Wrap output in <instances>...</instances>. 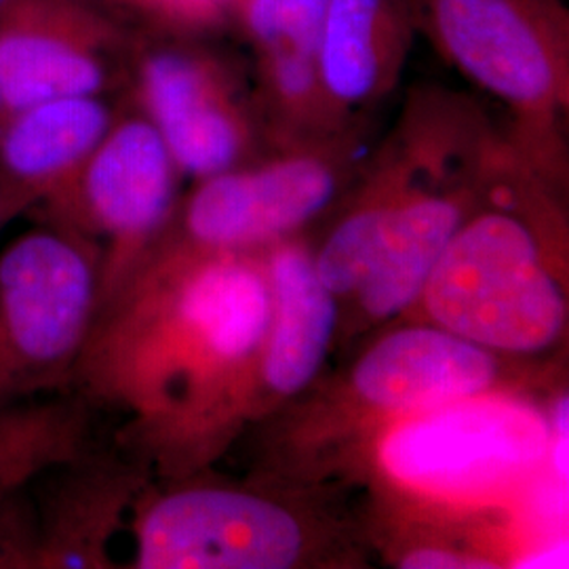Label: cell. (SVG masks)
Segmentation results:
<instances>
[{
	"label": "cell",
	"mask_w": 569,
	"mask_h": 569,
	"mask_svg": "<svg viewBox=\"0 0 569 569\" xmlns=\"http://www.w3.org/2000/svg\"><path fill=\"white\" fill-rule=\"evenodd\" d=\"M411 0H329L319 39V84L331 121L395 89L416 37Z\"/></svg>",
	"instance_id": "9a60e30c"
},
{
	"label": "cell",
	"mask_w": 569,
	"mask_h": 569,
	"mask_svg": "<svg viewBox=\"0 0 569 569\" xmlns=\"http://www.w3.org/2000/svg\"><path fill=\"white\" fill-rule=\"evenodd\" d=\"M164 28L180 32H204L230 21L237 0H121Z\"/></svg>",
	"instance_id": "ffe728a7"
},
{
	"label": "cell",
	"mask_w": 569,
	"mask_h": 569,
	"mask_svg": "<svg viewBox=\"0 0 569 569\" xmlns=\"http://www.w3.org/2000/svg\"><path fill=\"white\" fill-rule=\"evenodd\" d=\"M498 357L435 323L399 327L361 355L350 388L369 409L406 418L488 395L500 380Z\"/></svg>",
	"instance_id": "8fae6325"
},
{
	"label": "cell",
	"mask_w": 569,
	"mask_h": 569,
	"mask_svg": "<svg viewBox=\"0 0 569 569\" xmlns=\"http://www.w3.org/2000/svg\"><path fill=\"white\" fill-rule=\"evenodd\" d=\"M180 176L161 133L143 112L114 119L82 167L70 199L44 220L100 247L98 306L171 228Z\"/></svg>",
	"instance_id": "8992f818"
},
{
	"label": "cell",
	"mask_w": 569,
	"mask_h": 569,
	"mask_svg": "<svg viewBox=\"0 0 569 569\" xmlns=\"http://www.w3.org/2000/svg\"><path fill=\"white\" fill-rule=\"evenodd\" d=\"M142 486L131 465L81 449L32 483L39 512V568H108V540Z\"/></svg>",
	"instance_id": "5bb4252c"
},
{
	"label": "cell",
	"mask_w": 569,
	"mask_h": 569,
	"mask_svg": "<svg viewBox=\"0 0 569 569\" xmlns=\"http://www.w3.org/2000/svg\"><path fill=\"white\" fill-rule=\"evenodd\" d=\"M329 0H237L228 26L256 58L258 103L283 143L342 133L319 84V39Z\"/></svg>",
	"instance_id": "7c38bea8"
},
{
	"label": "cell",
	"mask_w": 569,
	"mask_h": 569,
	"mask_svg": "<svg viewBox=\"0 0 569 569\" xmlns=\"http://www.w3.org/2000/svg\"><path fill=\"white\" fill-rule=\"evenodd\" d=\"M338 136L283 143V154L270 161L199 180L183 204L178 239L203 251L284 241L338 197L345 178Z\"/></svg>",
	"instance_id": "9c48e42d"
},
{
	"label": "cell",
	"mask_w": 569,
	"mask_h": 569,
	"mask_svg": "<svg viewBox=\"0 0 569 569\" xmlns=\"http://www.w3.org/2000/svg\"><path fill=\"white\" fill-rule=\"evenodd\" d=\"M547 418L493 392L395 418L380 465L399 486L453 502L488 500L521 483L547 460Z\"/></svg>",
	"instance_id": "5b68a950"
},
{
	"label": "cell",
	"mask_w": 569,
	"mask_h": 569,
	"mask_svg": "<svg viewBox=\"0 0 569 569\" xmlns=\"http://www.w3.org/2000/svg\"><path fill=\"white\" fill-rule=\"evenodd\" d=\"M9 2H11V0H0V13H2V11L9 7Z\"/></svg>",
	"instance_id": "cb8c5ba5"
},
{
	"label": "cell",
	"mask_w": 569,
	"mask_h": 569,
	"mask_svg": "<svg viewBox=\"0 0 569 569\" xmlns=\"http://www.w3.org/2000/svg\"><path fill=\"white\" fill-rule=\"evenodd\" d=\"M4 121H7V112H4V106H2V100H0V131H2Z\"/></svg>",
	"instance_id": "603a6c76"
},
{
	"label": "cell",
	"mask_w": 569,
	"mask_h": 569,
	"mask_svg": "<svg viewBox=\"0 0 569 569\" xmlns=\"http://www.w3.org/2000/svg\"><path fill=\"white\" fill-rule=\"evenodd\" d=\"M388 224V203L367 188L326 243L312 256L317 274L333 298H357L376 266Z\"/></svg>",
	"instance_id": "ac0fdd59"
},
{
	"label": "cell",
	"mask_w": 569,
	"mask_h": 569,
	"mask_svg": "<svg viewBox=\"0 0 569 569\" xmlns=\"http://www.w3.org/2000/svg\"><path fill=\"white\" fill-rule=\"evenodd\" d=\"M296 510L243 489L183 483L148 496L136 519V568L289 569L308 559Z\"/></svg>",
	"instance_id": "ba28073f"
},
{
	"label": "cell",
	"mask_w": 569,
	"mask_h": 569,
	"mask_svg": "<svg viewBox=\"0 0 569 569\" xmlns=\"http://www.w3.org/2000/svg\"><path fill=\"white\" fill-rule=\"evenodd\" d=\"M416 28L446 60L545 131L568 106L566 0H411Z\"/></svg>",
	"instance_id": "277c9868"
},
{
	"label": "cell",
	"mask_w": 569,
	"mask_h": 569,
	"mask_svg": "<svg viewBox=\"0 0 569 569\" xmlns=\"http://www.w3.org/2000/svg\"><path fill=\"white\" fill-rule=\"evenodd\" d=\"M11 220H16V218L11 216L9 207H7V203H4V201H2V197H0V232H2V228L9 224Z\"/></svg>",
	"instance_id": "7402d4cb"
},
{
	"label": "cell",
	"mask_w": 569,
	"mask_h": 569,
	"mask_svg": "<svg viewBox=\"0 0 569 569\" xmlns=\"http://www.w3.org/2000/svg\"><path fill=\"white\" fill-rule=\"evenodd\" d=\"M129 70L143 114L182 173L203 180L244 163L262 110L222 51L190 39L133 42Z\"/></svg>",
	"instance_id": "52a82bcc"
},
{
	"label": "cell",
	"mask_w": 569,
	"mask_h": 569,
	"mask_svg": "<svg viewBox=\"0 0 569 569\" xmlns=\"http://www.w3.org/2000/svg\"><path fill=\"white\" fill-rule=\"evenodd\" d=\"M401 568L409 569H481L496 568V561L475 555L468 550H453L448 547H432V549L411 550L401 557Z\"/></svg>",
	"instance_id": "44dd1931"
},
{
	"label": "cell",
	"mask_w": 569,
	"mask_h": 569,
	"mask_svg": "<svg viewBox=\"0 0 569 569\" xmlns=\"http://www.w3.org/2000/svg\"><path fill=\"white\" fill-rule=\"evenodd\" d=\"M491 209L468 213L420 293L428 323L496 355H538L561 340L568 300L512 190L498 186Z\"/></svg>",
	"instance_id": "7a4b0ae2"
},
{
	"label": "cell",
	"mask_w": 569,
	"mask_h": 569,
	"mask_svg": "<svg viewBox=\"0 0 569 569\" xmlns=\"http://www.w3.org/2000/svg\"><path fill=\"white\" fill-rule=\"evenodd\" d=\"M100 298V247L44 224L0 251V409L72 392Z\"/></svg>",
	"instance_id": "3957f363"
},
{
	"label": "cell",
	"mask_w": 569,
	"mask_h": 569,
	"mask_svg": "<svg viewBox=\"0 0 569 569\" xmlns=\"http://www.w3.org/2000/svg\"><path fill=\"white\" fill-rule=\"evenodd\" d=\"M39 512L32 483L0 491V569L39 568Z\"/></svg>",
	"instance_id": "d6986e66"
},
{
	"label": "cell",
	"mask_w": 569,
	"mask_h": 569,
	"mask_svg": "<svg viewBox=\"0 0 569 569\" xmlns=\"http://www.w3.org/2000/svg\"><path fill=\"white\" fill-rule=\"evenodd\" d=\"M114 114L102 96L61 98L7 117L0 131V197L18 218L41 207L56 216Z\"/></svg>",
	"instance_id": "4fadbf2b"
},
{
	"label": "cell",
	"mask_w": 569,
	"mask_h": 569,
	"mask_svg": "<svg viewBox=\"0 0 569 569\" xmlns=\"http://www.w3.org/2000/svg\"><path fill=\"white\" fill-rule=\"evenodd\" d=\"M133 42L81 0H11L0 13L7 117L37 103L103 96L129 72Z\"/></svg>",
	"instance_id": "30bf717a"
},
{
	"label": "cell",
	"mask_w": 569,
	"mask_h": 569,
	"mask_svg": "<svg viewBox=\"0 0 569 569\" xmlns=\"http://www.w3.org/2000/svg\"><path fill=\"white\" fill-rule=\"evenodd\" d=\"M270 319L258 359V380L287 399L312 385L338 327V298L321 283L315 260L298 243H274L264 264Z\"/></svg>",
	"instance_id": "2e32d148"
},
{
	"label": "cell",
	"mask_w": 569,
	"mask_h": 569,
	"mask_svg": "<svg viewBox=\"0 0 569 569\" xmlns=\"http://www.w3.org/2000/svg\"><path fill=\"white\" fill-rule=\"evenodd\" d=\"M270 319L264 266L164 234L98 306L72 380L89 406L124 409L129 443L188 475L256 371Z\"/></svg>",
	"instance_id": "6da1fadb"
},
{
	"label": "cell",
	"mask_w": 569,
	"mask_h": 569,
	"mask_svg": "<svg viewBox=\"0 0 569 569\" xmlns=\"http://www.w3.org/2000/svg\"><path fill=\"white\" fill-rule=\"evenodd\" d=\"M89 443V403L77 392L2 407L0 491L34 483Z\"/></svg>",
	"instance_id": "e0dca14e"
}]
</instances>
